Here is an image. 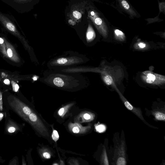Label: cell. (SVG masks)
Returning a JSON list of instances; mask_svg holds the SVG:
<instances>
[{
  "instance_id": "6da1fadb",
  "label": "cell",
  "mask_w": 165,
  "mask_h": 165,
  "mask_svg": "<svg viewBox=\"0 0 165 165\" xmlns=\"http://www.w3.org/2000/svg\"><path fill=\"white\" fill-rule=\"evenodd\" d=\"M40 81L49 86L71 91L85 88L88 84L86 77L80 73L51 70L44 72Z\"/></svg>"
},
{
  "instance_id": "7a4b0ae2",
  "label": "cell",
  "mask_w": 165,
  "mask_h": 165,
  "mask_svg": "<svg viewBox=\"0 0 165 165\" xmlns=\"http://www.w3.org/2000/svg\"><path fill=\"white\" fill-rule=\"evenodd\" d=\"M87 61L88 59L84 55L69 51L51 59L48 62L47 67L49 70H61L76 67Z\"/></svg>"
},
{
  "instance_id": "3957f363",
  "label": "cell",
  "mask_w": 165,
  "mask_h": 165,
  "mask_svg": "<svg viewBox=\"0 0 165 165\" xmlns=\"http://www.w3.org/2000/svg\"><path fill=\"white\" fill-rule=\"evenodd\" d=\"M8 113V112H6V115L5 117L4 134L8 135H13L22 132L23 126L13 120Z\"/></svg>"
},
{
  "instance_id": "277c9868",
  "label": "cell",
  "mask_w": 165,
  "mask_h": 165,
  "mask_svg": "<svg viewBox=\"0 0 165 165\" xmlns=\"http://www.w3.org/2000/svg\"><path fill=\"white\" fill-rule=\"evenodd\" d=\"M125 144L124 141H123L120 145L117 150V165H125L126 162V158Z\"/></svg>"
},
{
  "instance_id": "5b68a950",
  "label": "cell",
  "mask_w": 165,
  "mask_h": 165,
  "mask_svg": "<svg viewBox=\"0 0 165 165\" xmlns=\"http://www.w3.org/2000/svg\"><path fill=\"white\" fill-rule=\"evenodd\" d=\"M121 98L122 101L124 104L125 106L129 111L134 114L135 115L140 118L146 124L148 125L145 119H144L142 112L139 108H137L135 107L132 105L128 101L122 96H121Z\"/></svg>"
},
{
  "instance_id": "8992f818",
  "label": "cell",
  "mask_w": 165,
  "mask_h": 165,
  "mask_svg": "<svg viewBox=\"0 0 165 165\" xmlns=\"http://www.w3.org/2000/svg\"><path fill=\"white\" fill-rule=\"evenodd\" d=\"M95 34L92 27L89 25L87 30L85 38L82 40V42L85 45H89V44L92 42L95 38Z\"/></svg>"
},
{
  "instance_id": "52a82bcc",
  "label": "cell",
  "mask_w": 165,
  "mask_h": 165,
  "mask_svg": "<svg viewBox=\"0 0 165 165\" xmlns=\"http://www.w3.org/2000/svg\"><path fill=\"white\" fill-rule=\"evenodd\" d=\"M71 14L72 17L75 20H79L82 17L81 11L77 8L72 11Z\"/></svg>"
},
{
  "instance_id": "ba28073f",
  "label": "cell",
  "mask_w": 165,
  "mask_h": 165,
  "mask_svg": "<svg viewBox=\"0 0 165 165\" xmlns=\"http://www.w3.org/2000/svg\"><path fill=\"white\" fill-rule=\"evenodd\" d=\"M153 114L156 120L159 121H165V114L161 112L156 111L154 112Z\"/></svg>"
},
{
  "instance_id": "9c48e42d",
  "label": "cell",
  "mask_w": 165,
  "mask_h": 165,
  "mask_svg": "<svg viewBox=\"0 0 165 165\" xmlns=\"http://www.w3.org/2000/svg\"><path fill=\"white\" fill-rule=\"evenodd\" d=\"M102 162L103 164L105 165L109 164L108 160L107 153L106 149L104 147L103 151L101 158Z\"/></svg>"
},
{
  "instance_id": "30bf717a",
  "label": "cell",
  "mask_w": 165,
  "mask_h": 165,
  "mask_svg": "<svg viewBox=\"0 0 165 165\" xmlns=\"http://www.w3.org/2000/svg\"><path fill=\"white\" fill-rule=\"evenodd\" d=\"M104 80L105 83L107 85H111L113 82V80L111 76L107 75L104 77Z\"/></svg>"
},
{
  "instance_id": "8fae6325",
  "label": "cell",
  "mask_w": 165,
  "mask_h": 165,
  "mask_svg": "<svg viewBox=\"0 0 165 165\" xmlns=\"http://www.w3.org/2000/svg\"><path fill=\"white\" fill-rule=\"evenodd\" d=\"M148 79L146 80V82L148 84H152L155 79V76L152 74H149L147 75Z\"/></svg>"
},
{
  "instance_id": "7c38bea8",
  "label": "cell",
  "mask_w": 165,
  "mask_h": 165,
  "mask_svg": "<svg viewBox=\"0 0 165 165\" xmlns=\"http://www.w3.org/2000/svg\"><path fill=\"white\" fill-rule=\"evenodd\" d=\"M96 130L99 132H102L106 130V127L103 125H100L96 127Z\"/></svg>"
},
{
  "instance_id": "4fadbf2b",
  "label": "cell",
  "mask_w": 165,
  "mask_h": 165,
  "mask_svg": "<svg viewBox=\"0 0 165 165\" xmlns=\"http://www.w3.org/2000/svg\"><path fill=\"white\" fill-rule=\"evenodd\" d=\"M52 138L53 140L55 142L58 140L59 138V135L58 132L56 130H54L52 134Z\"/></svg>"
},
{
  "instance_id": "5bb4252c",
  "label": "cell",
  "mask_w": 165,
  "mask_h": 165,
  "mask_svg": "<svg viewBox=\"0 0 165 165\" xmlns=\"http://www.w3.org/2000/svg\"><path fill=\"white\" fill-rule=\"evenodd\" d=\"M6 26L7 28L10 31H14L15 30V26L11 23H7Z\"/></svg>"
},
{
  "instance_id": "9a60e30c",
  "label": "cell",
  "mask_w": 165,
  "mask_h": 165,
  "mask_svg": "<svg viewBox=\"0 0 165 165\" xmlns=\"http://www.w3.org/2000/svg\"><path fill=\"white\" fill-rule=\"evenodd\" d=\"M121 3L123 6L124 8L126 10H128L130 8V6L128 4V3L125 0H123L121 2Z\"/></svg>"
},
{
  "instance_id": "2e32d148",
  "label": "cell",
  "mask_w": 165,
  "mask_h": 165,
  "mask_svg": "<svg viewBox=\"0 0 165 165\" xmlns=\"http://www.w3.org/2000/svg\"><path fill=\"white\" fill-rule=\"evenodd\" d=\"M13 162L14 163H13L12 165H17V163L18 164V163H19V160H18L17 157H15L12 160H11L9 163L8 165H11Z\"/></svg>"
},
{
  "instance_id": "e0dca14e",
  "label": "cell",
  "mask_w": 165,
  "mask_h": 165,
  "mask_svg": "<svg viewBox=\"0 0 165 165\" xmlns=\"http://www.w3.org/2000/svg\"><path fill=\"white\" fill-rule=\"evenodd\" d=\"M115 33L118 36H121L123 35L122 32L118 30H115Z\"/></svg>"
},
{
  "instance_id": "ac0fdd59",
  "label": "cell",
  "mask_w": 165,
  "mask_h": 165,
  "mask_svg": "<svg viewBox=\"0 0 165 165\" xmlns=\"http://www.w3.org/2000/svg\"><path fill=\"white\" fill-rule=\"evenodd\" d=\"M43 156L46 159H49L51 157V155L47 152H45L43 154Z\"/></svg>"
},
{
  "instance_id": "d6986e66",
  "label": "cell",
  "mask_w": 165,
  "mask_h": 165,
  "mask_svg": "<svg viewBox=\"0 0 165 165\" xmlns=\"http://www.w3.org/2000/svg\"><path fill=\"white\" fill-rule=\"evenodd\" d=\"M73 131L75 133H78L79 132V128L77 127H75L73 128Z\"/></svg>"
},
{
  "instance_id": "ffe728a7",
  "label": "cell",
  "mask_w": 165,
  "mask_h": 165,
  "mask_svg": "<svg viewBox=\"0 0 165 165\" xmlns=\"http://www.w3.org/2000/svg\"><path fill=\"white\" fill-rule=\"evenodd\" d=\"M7 53L9 57L11 58L12 56L13 52L12 50L10 48H9L8 49Z\"/></svg>"
},
{
  "instance_id": "44dd1931",
  "label": "cell",
  "mask_w": 165,
  "mask_h": 165,
  "mask_svg": "<svg viewBox=\"0 0 165 165\" xmlns=\"http://www.w3.org/2000/svg\"><path fill=\"white\" fill-rule=\"evenodd\" d=\"M84 117L86 120H89L91 118L90 115L88 114H85L84 116Z\"/></svg>"
},
{
  "instance_id": "7402d4cb",
  "label": "cell",
  "mask_w": 165,
  "mask_h": 165,
  "mask_svg": "<svg viewBox=\"0 0 165 165\" xmlns=\"http://www.w3.org/2000/svg\"><path fill=\"white\" fill-rule=\"evenodd\" d=\"M139 45L140 48H145L146 46L145 44L143 43H139Z\"/></svg>"
},
{
  "instance_id": "603a6c76",
  "label": "cell",
  "mask_w": 165,
  "mask_h": 165,
  "mask_svg": "<svg viewBox=\"0 0 165 165\" xmlns=\"http://www.w3.org/2000/svg\"><path fill=\"white\" fill-rule=\"evenodd\" d=\"M64 111V108H62L59 110L58 113L59 114V115L61 116H62V114H63Z\"/></svg>"
},
{
  "instance_id": "cb8c5ba5",
  "label": "cell",
  "mask_w": 165,
  "mask_h": 165,
  "mask_svg": "<svg viewBox=\"0 0 165 165\" xmlns=\"http://www.w3.org/2000/svg\"><path fill=\"white\" fill-rule=\"evenodd\" d=\"M5 162V160L3 159L2 157L0 156V163H3Z\"/></svg>"
},
{
  "instance_id": "d4e9b609",
  "label": "cell",
  "mask_w": 165,
  "mask_h": 165,
  "mask_svg": "<svg viewBox=\"0 0 165 165\" xmlns=\"http://www.w3.org/2000/svg\"><path fill=\"white\" fill-rule=\"evenodd\" d=\"M4 83L6 84H9L10 83V81L8 79H6L4 81Z\"/></svg>"
},
{
  "instance_id": "484cf974",
  "label": "cell",
  "mask_w": 165,
  "mask_h": 165,
  "mask_svg": "<svg viewBox=\"0 0 165 165\" xmlns=\"http://www.w3.org/2000/svg\"><path fill=\"white\" fill-rule=\"evenodd\" d=\"M19 86L17 84L15 86V90L16 92L19 89Z\"/></svg>"
},
{
  "instance_id": "4316f807",
  "label": "cell",
  "mask_w": 165,
  "mask_h": 165,
  "mask_svg": "<svg viewBox=\"0 0 165 165\" xmlns=\"http://www.w3.org/2000/svg\"><path fill=\"white\" fill-rule=\"evenodd\" d=\"M4 42L3 40L1 38H0V44H2Z\"/></svg>"
}]
</instances>
